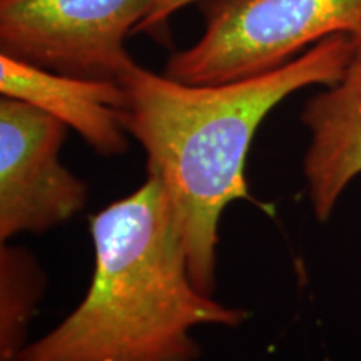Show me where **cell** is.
<instances>
[{
	"instance_id": "cell-1",
	"label": "cell",
	"mask_w": 361,
	"mask_h": 361,
	"mask_svg": "<svg viewBox=\"0 0 361 361\" xmlns=\"http://www.w3.org/2000/svg\"><path fill=\"white\" fill-rule=\"evenodd\" d=\"M353 59L350 35L336 34L279 69L238 82L191 85L139 64L119 80L123 124L146 151L147 174L161 180L201 293L216 291L224 209L250 200L246 161L266 116L296 90L336 84Z\"/></svg>"
},
{
	"instance_id": "cell-2",
	"label": "cell",
	"mask_w": 361,
	"mask_h": 361,
	"mask_svg": "<svg viewBox=\"0 0 361 361\" xmlns=\"http://www.w3.org/2000/svg\"><path fill=\"white\" fill-rule=\"evenodd\" d=\"M94 273L82 301L17 361H197L200 326L238 328L250 311L196 288L156 176L89 221Z\"/></svg>"
},
{
	"instance_id": "cell-3",
	"label": "cell",
	"mask_w": 361,
	"mask_h": 361,
	"mask_svg": "<svg viewBox=\"0 0 361 361\" xmlns=\"http://www.w3.org/2000/svg\"><path fill=\"white\" fill-rule=\"evenodd\" d=\"M202 11L201 39L174 52L162 72L179 82L258 78L336 34L350 35L361 61V0H204Z\"/></svg>"
},
{
	"instance_id": "cell-4",
	"label": "cell",
	"mask_w": 361,
	"mask_h": 361,
	"mask_svg": "<svg viewBox=\"0 0 361 361\" xmlns=\"http://www.w3.org/2000/svg\"><path fill=\"white\" fill-rule=\"evenodd\" d=\"M157 0H0V54L40 69L119 82L126 49Z\"/></svg>"
},
{
	"instance_id": "cell-5",
	"label": "cell",
	"mask_w": 361,
	"mask_h": 361,
	"mask_svg": "<svg viewBox=\"0 0 361 361\" xmlns=\"http://www.w3.org/2000/svg\"><path fill=\"white\" fill-rule=\"evenodd\" d=\"M69 128L32 104L0 99V241L42 234L84 209L89 188L61 162Z\"/></svg>"
},
{
	"instance_id": "cell-6",
	"label": "cell",
	"mask_w": 361,
	"mask_h": 361,
	"mask_svg": "<svg viewBox=\"0 0 361 361\" xmlns=\"http://www.w3.org/2000/svg\"><path fill=\"white\" fill-rule=\"evenodd\" d=\"M301 123L310 134L303 157L306 192L314 218L324 223L361 176V61L351 62L336 84L305 104Z\"/></svg>"
},
{
	"instance_id": "cell-7",
	"label": "cell",
	"mask_w": 361,
	"mask_h": 361,
	"mask_svg": "<svg viewBox=\"0 0 361 361\" xmlns=\"http://www.w3.org/2000/svg\"><path fill=\"white\" fill-rule=\"evenodd\" d=\"M0 92L49 112L99 154L128 151L129 134L121 116L126 94L119 82L59 74L0 54Z\"/></svg>"
},
{
	"instance_id": "cell-8",
	"label": "cell",
	"mask_w": 361,
	"mask_h": 361,
	"mask_svg": "<svg viewBox=\"0 0 361 361\" xmlns=\"http://www.w3.org/2000/svg\"><path fill=\"white\" fill-rule=\"evenodd\" d=\"M47 290V274L34 252L0 246V361H17L29 345V326Z\"/></svg>"
},
{
	"instance_id": "cell-9",
	"label": "cell",
	"mask_w": 361,
	"mask_h": 361,
	"mask_svg": "<svg viewBox=\"0 0 361 361\" xmlns=\"http://www.w3.org/2000/svg\"><path fill=\"white\" fill-rule=\"evenodd\" d=\"M194 2H201V0H157L151 12L146 16V19L137 25L134 34L154 32L162 24H166L176 12Z\"/></svg>"
}]
</instances>
